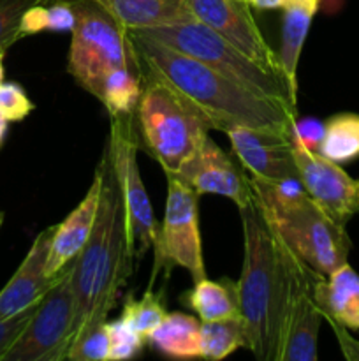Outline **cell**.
Returning <instances> with one entry per match:
<instances>
[{
	"instance_id": "1",
	"label": "cell",
	"mask_w": 359,
	"mask_h": 361,
	"mask_svg": "<svg viewBox=\"0 0 359 361\" xmlns=\"http://www.w3.org/2000/svg\"><path fill=\"white\" fill-rule=\"evenodd\" d=\"M243 267L238 279L246 349L260 361H280L292 282L301 257L271 229L256 200L239 208Z\"/></svg>"
},
{
	"instance_id": "2",
	"label": "cell",
	"mask_w": 359,
	"mask_h": 361,
	"mask_svg": "<svg viewBox=\"0 0 359 361\" xmlns=\"http://www.w3.org/2000/svg\"><path fill=\"white\" fill-rule=\"evenodd\" d=\"M127 34L141 66L157 73L189 97L210 118L213 130L227 133L231 127H252L291 133L298 118L292 104L257 94L213 67L148 35L130 30Z\"/></svg>"
},
{
	"instance_id": "3",
	"label": "cell",
	"mask_w": 359,
	"mask_h": 361,
	"mask_svg": "<svg viewBox=\"0 0 359 361\" xmlns=\"http://www.w3.org/2000/svg\"><path fill=\"white\" fill-rule=\"evenodd\" d=\"M99 166L102 169V189L97 219L87 245L73 261L70 271L74 296V337L70 349L88 331L108 321L120 289L132 274L136 261L129 242L125 207L106 148Z\"/></svg>"
},
{
	"instance_id": "4",
	"label": "cell",
	"mask_w": 359,
	"mask_h": 361,
	"mask_svg": "<svg viewBox=\"0 0 359 361\" xmlns=\"http://www.w3.org/2000/svg\"><path fill=\"white\" fill-rule=\"evenodd\" d=\"M250 185L271 229L308 267L329 275L347 263L352 249L347 229L306 194L301 180L270 182L250 176Z\"/></svg>"
},
{
	"instance_id": "5",
	"label": "cell",
	"mask_w": 359,
	"mask_h": 361,
	"mask_svg": "<svg viewBox=\"0 0 359 361\" xmlns=\"http://www.w3.org/2000/svg\"><path fill=\"white\" fill-rule=\"evenodd\" d=\"M143 92L136 108L139 136L164 173H176L199 148L210 118L171 83L139 63Z\"/></svg>"
},
{
	"instance_id": "6",
	"label": "cell",
	"mask_w": 359,
	"mask_h": 361,
	"mask_svg": "<svg viewBox=\"0 0 359 361\" xmlns=\"http://www.w3.org/2000/svg\"><path fill=\"white\" fill-rule=\"evenodd\" d=\"M76 21L70 30L67 73L83 90L101 99L106 78L120 67H139L125 28L95 0H73Z\"/></svg>"
},
{
	"instance_id": "7",
	"label": "cell",
	"mask_w": 359,
	"mask_h": 361,
	"mask_svg": "<svg viewBox=\"0 0 359 361\" xmlns=\"http://www.w3.org/2000/svg\"><path fill=\"white\" fill-rule=\"evenodd\" d=\"M130 32L148 35V37L162 42V44L171 46V48L213 67L215 71L222 73L224 76L245 85L246 88L257 92V94L292 104L291 94H289L287 83H285L284 78L263 69L259 63L243 55L231 42L225 41L222 35H218L217 32L197 21L196 18L176 21V23L171 25H160V27Z\"/></svg>"
},
{
	"instance_id": "8",
	"label": "cell",
	"mask_w": 359,
	"mask_h": 361,
	"mask_svg": "<svg viewBox=\"0 0 359 361\" xmlns=\"http://www.w3.org/2000/svg\"><path fill=\"white\" fill-rule=\"evenodd\" d=\"M106 150L111 159L123 207H125L129 242L134 249V259L139 263L144 254L153 249L160 226L155 219L137 166L136 111L129 115L111 116V129H109Z\"/></svg>"
},
{
	"instance_id": "9",
	"label": "cell",
	"mask_w": 359,
	"mask_h": 361,
	"mask_svg": "<svg viewBox=\"0 0 359 361\" xmlns=\"http://www.w3.org/2000/svg\"><path fill=\"white\" fill-rule=\"evenodd\" d=\"M165 176L168 197L157 242L151 249L153 271L148 288L153 286L158 271L169 274L172 267L189 271L194 282L206 277L199 231V194L172 173H165Z\"/></svg>"
},
{
	"instance_id": "10",
	"label": "cell",
	"mask_w": 359,
	"mask_h": 361,
	"mask_svg": "<svg viewBox=\"0 0 359 361\" xmlns=\"http://www.w3.org/2000/svg\"><path fill=\"white\" fill-rule=\"evenodd\" d=\"M73 263L39 300L30 321L2 361H65L74 337Z\"/></svg>"
},
{
	"instance_id": "11",
	"label": "cell",
	"mask_w": 359,
	"mask_h": 361,
	"mask_svg": "<svg viewBox=\"0 0 359 361\" xmlns=\"http://www.w3.org/2000/svg\"><path fill=\"white\" fill-rule=\"evenodd\" d=\"M189 11L263 69L284 78L277 51L264 39L246 0H189Z\"/></svg>"
},
{
	"instance_id": "12",
	"label": "cell",
	"mask_w": 359,
	"mask_h": 361,
	"mask_svg": "<svg viewBox=\"0 0 359 361\" xmlns=\"http://www.w3.org/2000/svg\"><path fill=\"white\" fill-rule=\"evenodd\" d=\"M292 137V136H291ZM292 154L306 194L341 226L359 214V180L319 152H312L292 137Z\"/></svg>"
},
{
	"instance_id": "13",
	"label": "cell",
	"mask_w": 359,
	"mask_h": 361,
	"mask_svg": "<svg viewBox=\"0 0 359 361\" xmlns=\"http://www.w3.org/2000/svg\"><path fill=\"white\" fill-rule=\"evenodd\" d=\"M172 175L196 190L197 194H215L231 200L239 208L253 203L248 173L241 164H236L231 155L225 154L210 136L203 140L196 152L180 166Z\"/></svg>"
},
{
	"instance_id": "14",
	"label": "cell",
	"mask_w": 359,
	"mask_h": 361,
	"mask_svg": "<svg viewBox=\"0 0 359 361\" xmlns=\"http://www.w3.org/2000/svg\"><path fill=\"white\" fill-rule=\"evenodd\" d=\"M225 134L231 141L232 155L250 176L270 182L299 178L298 166L292 154L291 133L231 127Z\"/></svg>"
},
{
	"instance_id": "15",
	"label": "cell",
	"mask_w": 359,
	"mask_h": 361,
	"mask_svg": "<svg viewBox=\"0 0 359 361\" xmlns=\"http://www.w3.org/2000/svg\"><path fill=\"white\" fill-rule=\"evenodd\" d=\"M322 274L301 261L292 282L280 361H317L322 312L315 302V286Z\"/></svg>"
},
{
	"instance_id": "16",
	"label": "cell",
	"mask_w": 359,
	"mask_h": 361,
	"mask_svg": "<svg viewBox=\"0 0 359 361\" xmlns=\"http://www.w3.org/2000/svg\"><path fill=\"white\" fill-rule=\"evenodd\" d=\"M53 231H55V226H49L35 236L25 259L0 291V317H11L14 314L23 312L25 309L37 303L55 284L58 275L55 279H49L46 275Z\"/></svg>"
},
{
	"instance_id": "17",
	"label": "cell",
	"mask_w": 359,
	"mask_h": 361,
	"mask_svg": "<svg viewBox=\"0 0 359 361\" xmlns=\"http://www.w3.org/2000/svg\"><path fill=\"white\" fill-rule=\"evenodd\" d=\"M101 189L102 169L97 164L92 185L87 190L83 200L77 203V207L60 224L55 226L51 245H49L48 263H46V275L49 279H55L63 268L69 267L76 259L77 254L83 250V247L87 245L92 229H94L95 219H97Z\"/></svg>"
},
{
	"instance_id": "18",
	"label": "cell",
	"mask_w": 359,
	"mask_h": 361,
	"mask_svg": "<svg viewBox=\"0 0 359 361\" xmlns=\"http://www.w3.org/2000/svg\"><path fill=\"white\" fill-rule=\"evenodd\" d=\"M315 302L326 321H334L347 330H359V275L348 263L319 279Z\"/></svg>"
},
{
	"instance_id": "19",
	"label": "cell",
	"mask_w": 359,
	"mask_h": 361,
	"mask_svg": "<svg viewBox=\"0 0 359 361\" xmlns=\"http://www.w3.org/2000/svg\"><path fill=\"white\" fill-rule=\"evenodd\" d=\"M125 30L171 25L192 18L189 0H95Z\"/></svg>"
},
{
	"instance_id": "20",
	"label": "cell",
	"mask_w": 359,
	"mask_h": 361,
	"mask_svg": "<svg viewBox=\"0 0 359 361\" xmlns=\"http://www.w3.org/2000/svg\"><path fill=\"white\" fill-rule=\"evenodd\" d=\"M319 4L310 2H291L284 7V25H282V44L277 53L280 60L282 74L287 83L292 104H298V63L301 56L303 44L306 41L313 16H315Z\"/></svg>"
},
{
	"instance_id": "21",
	"label": "cell",
	"mask_w": 359,
	"mask_h": 361,
	"mask_svg": "<svg viewBox=\"0 0 359 361\" xmlns=\"http://www.w3.org/2000/svg\"><path fill=\"white\" fill-rule=\"evenodd\" d=\"M187 307L197 314L201 321H220L241 317L238 281L222 277L210 281L208 277L194 282V288L183 296Z\"/></svg>"
},
{
	"instance_id": "22",
	"label": "cell",
	"mask_w": 359,
	"mask_h": 361,
	"mask_svg": "<svg viewBox=\"0 0 359 361\" xmlns=\"http://www.w3.org/2000/svg\"><path fill=\"white\" fill-rule=\"evenodd\" d=\"M148 344L171 360L201 358V321L185 312L168 314Z\"/></svg>"
},
{
	"instance_id": "23",
	"label": "cell",
	"mask_w": 359,
	"mask_h": 361,
	"mask_svg": "<svg viewBox=\"0 0 359 361\" xmlns=\"http://www.w3.org/2000/svg\"><path fill=\"white\" fill-rule=\"evenodd\" d=\"M319 154L336 164H348L359 159V115L338 113L324 122Z\"/></svg>"
},
{
	"instance_id": "24",
	"label": "cell",
	"mask_w": 359,
	"mask_h": 361,
	"mask_svg": "<svg viewBox=\"0 0 359 361\" xmlns=\"http://www.w3.org/2000/svg\"><path fill=\"white\" fill-rule=\"evenodd\" d=\"M143 92V76L139 67L115 69L102 85L99 101L106 106L109 116L134 113Z\"/></svg>"
},
{
	"instance_id": "25",
	"label": "cell",
	"mask_w": 359,
	"mask_h": 361,
	"mask_svg": "<svg viewBox=\"0 0 359 361\" xmlns=\"http://www.w3.org/2000/svg\"><path fill=\"white\" fill-rule=\"evenodd\" d=\"M241 348L246 349V331L241 317L201 321V358L224 360Z\"/></svg>"
},
{
	"instance_id": "26",
	"label": "cell",
	"mask_w": 359,
	"mask_h": 361,
	"mask_svg": "<svg viewBox=\"0 0 359 361\" xmlns=\"http://www.w3.org/2000/svg\"><path fill=\"white\" fill-rule=\"evenodd\" d=\"M122 316L132 324L136 334L144 342H148V337L168 316L164 307V293H153L148 288L139 300H134L132 295H129L123 303Z\"/></svg>"
},
{
	"instance_id": "27",
	"label": "cell",
	"mask_w": 359,
	"mask_h": 361,
	"mask_svg": "<svg viewBox=\"0 0 359 361\" xmlns=\"http://www.w3.org/2000/svg\"><path fill=\"white\" fill-rule=\"evenodd\" d=\"M108 334H109V351L108 361H125L132 360L141 355L146 342L136 334L132 324L120 316L118 319L108 321Z\"/></svg>"
},
{
	"instance_id": "28",
	"label": "cell",
	"mask_w": 359,
	"mask_h": 361,
	"mask_svg": "<svg viewBox=\"0 0 359 361\" xmlns=\"http://www.w3.org/2000/svg\"><path fill=\"white\" fill-rule=\"evenodd\" d=\"M35 109L28 94L21 85L14 81H4L0 85V113L7 122H21Z\"/></svg>"
},
{
	"instance_id": "29",
	"label": "cell",
	"mask_w": 359,
	"mask_h": 361,
	"mask_svg": "<svg viewBox=\"0 0 359 361\" xmlns=\"http://www.w3.org/2000/svg\"><path fill=\"white\" fill-rule=\"evenodd\" d=\"M109 334L108 321L88 331L69 353L70 361H108Z\"/></svg>"
},
{
	"instance_id": "30",
	"label": "cell",
	"mask_w": 359,
	"mask_h": 361,
	"mask_svg": "<svg viewBox=\"0 0 359 361\" xmlns=\"http://www.w3.org/2000/svg\"><path fill=\"white\" fill-rule=\"evenodd\" d=\"M37 4L35 0H0V46L9 49L20 41V21L25 11Z\"/></svg>"
},
{
	"instance_id": "31",
	"label": "cell",
	"mask_w": 359,
	"mask_h": 361,
	"mask_svg": "<svg viewBox=\"0 0 359 361\" xmlns=\"http://www.w3.org/2000/svg\"><path fill=\"white\" fill-rule=\"evenodd\" d=\"M37 303H34L32 307L25 309L23 312L14 314V316L11 317H0V361L4 360L7 351L13 348L14 342L20 338V335L23 334L25 326H27L28 321H30Z\"/></svg>"
},
{
	"instance_id": "32",
	"label": "cell",
	"mask_w": 359,
	"mask_h": 361,
	"mask_svg": "<svg viewBox=\"0 0 359 361\" xmlns=\"http://www.w3.org/2000/svg\"><path fill=\"white\" fill-rule=\"evenodd\" d=\"M324 134V123H320L315 118H305V120H294L292 123L291 136L294 137L298 143H301L303 147L308 148L312 152H319L320 140H322Z\"/></svg>"
},
{
	"instance_id": "33",
	"label": "cell",
	"mask_w": 359,
	"mask_h": 361,
	"mask_svg": "<svg viewBox=\"0 0 359 361\" xmlns=\"http://www.w3.org/2000/svg\"><path fill=\"white\" fill-rule=\"evenodd\" d=\"M327 323H329V326L333 328L334 335H336L338 338V344H340V349L341 353H344L345 358L351 361H359V341H355V338L348 334L347 328L341 326V324L334 323V321L331 319H327Z\"/></svg>"
},
{
	"instance_id": "34",
	"label": "cell",
	"mask_w": 359,
	"mask_h": 361,
	"mask_svg": "<svg viewBox=\"0 0 359 361\" xmlns=\"http://www.w3.org/2000/svg\"><path fill=\"white\" fill-rule=\"evenodd\" d=\"M253 9L259 11H275V9H284L285 6L292 2V0H246Z\"/></svg>"
},
{
	"instance_id": "35",
	"label": "cell",
	"mask_w": 359,
	"mask_h": 361,
	"mask_svg": "<svg viewBox=\"0 0 359 361\" xmlns=\"http://www.w3.org/2000/svg\"><path fill=\"white\" fill-rule=\"evenodd\" d=\"M7 129H9V122H7L6 116L0 113V148H2L4 140H6V136H7Z\"/></svg>"
},
{
	"instance_id": "36",
	"label": "cell",
	"mask_w": 359,
	"mask_h": 361,
	"mask_svg": "<svg viewBox=\"0 0 359 361\" xmlns=\"http://www.w3.org/2000/svg\"><path fill=\"white\" fill-rule=\"evenodd\" d=\"M7 49L4 46H0V85L4 83V78H6V69H4V59H6Z\"/></svg>"
},
{
	"instance_id": "37",
	"label": "cell",
	"mask_w": 359,
	"mask_h": 361,
	"mask_svg": "<svg viewBox=\"0 0 359 361\" xmlns=\"http://www.w3.org/2000/svg\"><path fill=\"white\" fill-rule=\"evenodd\" d=\"M37 4H51V2H58V0H35Z\"/></svg>"
},
{
	"instance_id": "38",
	"label": "cell",
	"mask_w": 359,
	"mask_h": 361,
	"mask_svg": "<svg viewBox=\"0 0 359 361\" xmlns=\"http://www.w3.org/2000/svg\"><path fill=\"white\" fill-rule=\"evenodd\" d=\"M292 2H298V0H292ZM301 2H310V4H319L320 0H301Z\"/></svg>"
},
{
	"instance_id": "39",
	"label": "cell",
	"mask_w": 359,
	"mask_h": 361,
	"mask_svg": "<svg viewBox=\"0 0 359 361\" xmlns=\"http://www.w3.org/2000/svg\"><path fill=\"white\" fill-rule=\"evenodd\" d=\"M2 222H4V212L0 210V228H2Z\"/></svg>"
}]
</instances>
